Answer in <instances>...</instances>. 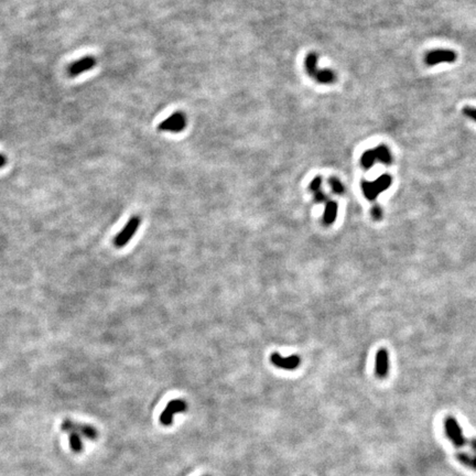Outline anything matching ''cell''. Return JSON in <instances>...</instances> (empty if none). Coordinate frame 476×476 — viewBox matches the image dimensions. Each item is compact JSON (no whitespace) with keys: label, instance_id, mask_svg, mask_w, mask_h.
Segmentation results:
<instances>
[{"label":"cell","instance_id":"1","mask_svg":"<svg viewBox=\"0 0 476 476\" xmlns=\"http://www.w3.org/2000/svg\"><path fill=\"white\" fill-rule=\"evenodd\" d=\"M140 217L139 216H131L129 218V221L127 222L125 227L121 229V231L116 235L113 239V244L115 247L117 248H122L130 242V239L133 237L138 231V228L140 226Z\"/></svg>","mask_w":476,"mask_h":476},{"label":"cell","instance_id":"2","mask_svg":"<svg viewBox=\"0 0 476 476\" xmlns=\"http://www.w3.org/2000/svg\"><path fill=\"white\" fill-rule=\"evenodd\" d=\"M444 429L447 438L450 439V441L457 449H461V447L467 444V439H465V436H464L463 430L454 417L449 416L445 419Z\"/></svg>","mask_w":476,"mask_h":476},{"label":"cell","instance_id":"3","mask_svg":"<svg viewBox=\"0 0 476 476\" xmlns=\"http://www.w3.org/2000/svg\"><path fill=\"white\" fill-rule=\"evenodd\" d=\"M61 430H63L64 432L68 433H77L80 435H84L86 436L87 439L91 440H95L98 436L97 430L92 427V425L75 422L69 419L64 420L62 424H61Z\"/></svg>","mask_w":476,"mask_h":476},{"label":"cell","instance_id":"4","mask_svg":"<svg viewBox=\"0 0 476 476\" xmlns=\"http://www.w3.org/2000/svg\"><path fill=\"white\" fill-rule=\"evenodd\" d=\"M187 127V117L181 111L173 113L167 119L159 124V130L162 131H173L180 132Z\"/></svg>","mask_w":476,"mask_h":476},{"label":"cell","instance_id":"5","mask_svg":"<svg viewBox=\"0 0 476 476\" xmlns=\"http://www.w3.org/2000/svg\"><path fill=\"white\" fill-rule=\"evenodd\" d=\"M187 409L188 406L183 400H171L165 408V410L160 414V423L162 425H166V427H169V425L172 424L173 416H175L176 413L187 411Z\"/></svg>","mask_w":476,"mask_h":476},{"label":"cell","instance_id":"6","mask_svg":"<svg viewBox=\"0 0 476 476\" xmlns=\"http://www.w3.org/2000/svg\"><path fill=\"white\" fill-rule=\"evenodd\" d=\"M456 53L452 50H433L425 55V63L430 66L441 63H453L456 60Z\"/></svg>","mask_w":476,"mask_h":476},{"label":"cell","instance_id":"7","mask_svg":"<svg viewBox=\"0 0 476 476\" xmlns=\"http://www.w3.org/2000/svg\"><path fill=\"white\" fill-rule=\"evenodd\" d=\"M97 64V61L92 55H87V57H84L80 60H76L75 62H73L71 65H69L68 68V74L71 77H75L83 74L87 71H91L94 69Z\"/></svg>","mask_w":476,"mask_h":476},{"label":"cell","instance_id":"8","mask_svg":"<svg viewBox=\"0 0 476 476\" xmlns=\"http://www.w3.org/2000/svg\"><path fill=\"white\" fill-rule=\"evenodd\" d=\"M270 361L274 366L279 368L288 369V371H294V369L300 366V358L296 355H292L289 357H282L279 353H273L270 357Z\"/></svg>","mask_w":476,"mask_h":476},{"label":"cell","instance_id":"9","mask_svg":"<svg viewBox=\"0 0 476 476\" xmlns=\"http://www.w3.org/2000/svg\"><path fill=\"white\" fill-rule=\"evenodd\" d=\"M389 369V355L385 349H380L376 354V363H375V372L377 377L385 378L388 375Z\"/></svg>","mask_w":476,"mask_h":476},{"label":"cell","instance_id":"10","mask_svg":"<svg viewBox=\"0 0 476 476\" xmlns=\"http://www.w3.org/2000/svg\"><path fill=\"white\" fill-rule=\"evenodd\" d=\"M338 216V203L334 201H328L326 203V211L323 215V223L326 225H332Z\"/></svg>","mask_w":476,"mask_h":476},{"label":"cell","instance_id":"11","mask_svg":"<svg viewBox=\"0 0 476 476\" xmlns=\"http://www.w3.org/2000/svg\"><path fill=\"white\" fill-rule=\"evenodd\" d=\"M313 78H315V81L321 84H332L335 82V74L331 70L319 69Z\"/></svg>","mask_w":476,"mask_h":476},{"label":"cell","instance_id":"12","mask_svg":"<svg viewBox=\"0 0 476 476\" xmlns=\"http://www.w3.org/2000/svg\"><path fill=\"white\" fill-rule=\"evenodd\" d=\"M374 150H375V153H376V159L382 162V164L390 165L391 162H393V156H391L390 151L387 147H386V145L380 144Z\"/></svg>","mask_w":476,"mask_h":476},{"label":"cell","instance_id":"13","mask_svg":"<svg viewBox=\"0 0 476 476\" xmlns=\"http://www.w3.org/2000/svg\"><path fill=\"white\" fill-rule=\"evenodd\" d=\"M304 66H305V70L307 72V74H309L312 77L314 76V74L319 70V68H318V55L315 53H313V52L307 54L305 60H304Z\"/></svg>","mask_w":476,"mask_h":476},{"label":"cell","instance_id":"14","mask_svg":"<svg viewBox=\"0 0 476 476\" xmlns=\"http://www.w3.org/2000/svg\"><path fill=\"white\" fill-rule=\"evenodd\" d=\"M362 190L363 193L365 195V198L369 201H375L378 197V191L376 187H375L374 182H368V181H363L362 182Z\"/></svg>","mask_w":476,"mask_h":476},{"label":"cell","instance_id":"15","mask_svg":"<svg viewBox=\"0 0 476 476\" xmlns=\"http://www.w3.org/2000/svg\"><path fill=\"white\" fill-rule=\"evenodd\" d=\"M376 153H375V150L369 149L366 150L365 152L362 154L361 158V165L365 170L371 169V168L374 166L375 161H376Z\"/></svg>","mask_w":476,"mask_h":476},{"label":"cell","instance_id":"16","mask_svg":"<svg viewBox=\"0 0 476 476\" xmlns=\"http://www.w3.org/2000/svg\"><path fill=\"white\" fill-rule=\"evenodd\" d=\"M391 182H393V179L389 175H383L382 177H379L376 181L374 182L375 187H376L378 193L380 194L382 192L386 191V190L389 189L391 186Z\"/></svg>","mask_w":476,"mask_h":476},{"label":"cell","instance_id":"17","mask_svg":"<svg viewBox=\"0 0 476 476\" xmlns=\"http://www.w3.org/2000/svg\"><path fill=\"white\" fill-rule=\"evenodd\" d=\"M70 446L73 452L81 453L83 451V442L81 439V435L77 433H70Z\"/></svg>","mask_w":476,"mask_h":476},{"label":"cell","instance_id":"18","mask_svg":"<svg viewBox=\"0 0 476 476\" xmlns=\"http://www.w3.org/2000/svg\"><path fill=\"white\" fill-rule=\"evenodd\" d=\"M329 183H330V186H331V188H332L334 193L342 194V193H343V192L345 191L343 184H342V182L339 180V179H337L335 177L330 178V179H329Z\"/></svg>","mask_w":476,"mask_h":476},{"label":"cell","instance_id":"19","mask_svg":"<svg viewBox=\"0 0 476 476\" xmlns=\"http://www.w3.org/2000/svg\"><path fill=\"white\" fill-rule=\"evenodd\" d=\"M463 114L465 115L467 118L476 121V108L475 107H471V106H465V107L463 108Z\"/></svg>","mask_w":476,"mask_h":476},{"label":"cell","instance_id":"20","mask_svg":"<svg viewBox=\"0 0 476 476\" xmlns=\"http://www.w3.org/2000/svg\"><path fill=\"white\" fill-rule=\"evenodd\" d=\"M321 184H322V179H321V177H316V178L313 179V181L311 182V184H310V190H311V191H313V192L320 191Z\"/></svg>","mask_w":476,"mask_h":476},{"label":"cell","instance_id":"21","mask_svg":"<svg viewBox=\"0 0 476 476\" xmlns=\"http://www.w3.org/2000/svg\"><path fill=\"white\" fill-rule=\"evenodd\" d=\"M372 217L374 218L375 221H380L382 220V217H383V210H382V207L376 205V206H374L373 209H372Z\"/></svg>","mask_w":476,"mask_h":476},{"label":"cell","instance_id":"22","mask_svg":"<svg viewBox=\"0 0 476 476\" xmlns=\"http://www.w3.org/2000/svg\"><path fill=\"white\" fill-rule=\"evenodd\" d=\"M314 199L316 202H327V197H326V194H324L321 190L320 191H318V192H314Z\"/></svg>","mask_w":476,"mask_h":476},{"label":"cell","instance_id":"23","mask_svg":"<svg viewBox=\"0 0 476 476\" xmlns=\"http://www.w3.org/2000/svg\"><path fill=\"white\" fill-rule=\"evenodd\" d=\"M6 165H7V158L4 154L0 153V169L4 168Z\"/></svg>","mask_w":476,"mask_h":476},{"label":"cell","instance_id":"24","mask_svg":"<svg viewBox=\"0 0 476 476\" xmlns=\"http://www.w3.org/2000/svg\"><path fill=\"white\" fill-rule=\"evenodd\" d=\"M467 444L471 445V447L474 450V452L476 453V438H473V439H471V440H467Z\"/></svg>","mask_w":476,"mask_h":476},{"label":"cell","instance_id":"25","mask_svg":"<svg viewBox=\"0 0 476 476\" xmlns=\"http://www.w3.org/2000/svg\"><path fill=\"white\" fill-rule=\"evenodd\" d=\"M205 476H209V475H205Z\"/></svg>","mask_w":476,"mask_h":476}]
</instances>
